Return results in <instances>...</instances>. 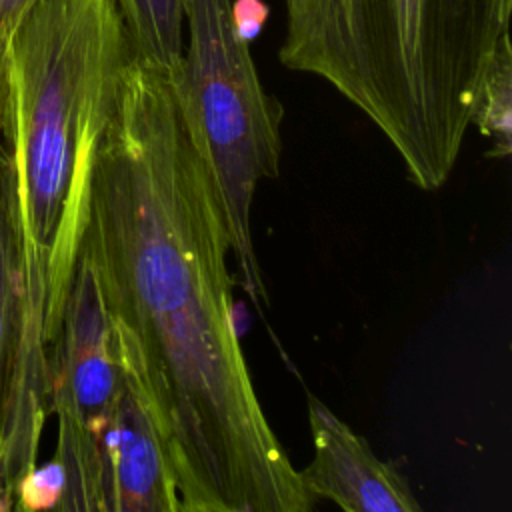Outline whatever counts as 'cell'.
Here are the masks:
<instances>
[{
	"label": "cell",
	"instance_id": "1",
	"mask_svg": "<svg viewBox=\"0 0 512 512\" xmlns=\"http://www.w3.org/2000/svg\"><path fill=\"white\" fill-rule=\"evenodd\" d=\"M138 358L180 512H308L234 322L230 236L168 72L132 56L80 246Z\"/></svg>",
	"mask_w": 512,
	"mask_h": 512
},
{
	"label": "cell",
	"instance_id": "2",
	"mask_svg": "<svg viewBox=\"0 0 512 512\" xmlns=\"http://www.w3.org/2000/svg\"><path fill=\"white\" fill-rule=\"evenodd\" d=\"M132 46L114 0H30L8 32L0 138L20 296L10 440L40 442L50 354L78 262L96 158Z\"/></svg>",
	"mask_w": 512,
	"mask_h": 512
},
{
	"label": "cell",
	"instance_id": "3",
	"mask_svg": "<svg viewBox=\"0 0 512 512\" xmlns=\"http://www.w3.org/2000/svg\"><path fill=\"white\" fill-rule=\"evenodd\" d=\"M510 12L512 0H304L278 58L354 104L432 192L458 162Z\"/></svg>",
	"mask_w": 512,
	"mask_h": 512
},
{
	"label": "cell",
	"instance_id": "4",
	"mask_svg": "<svg viewBox=\"0 0 512 512\" xmlns=\"http://www.w3.org/2000/svg\"><path fill=\"white\" fill-rule=\"evenodd\" d=\"M186 44L168 74L188 138L214 184L240 284L262 306L266 288L252 236V204L278 176L282 106L260 82L230 0H184Z\"/></svg>",
	"mask_w": 512,
	"mask_h": 512
},
{
	"label": "cell",
	"instance_id": "5",
	"mask_svg": "<svg viewBox=\"0 0 512 512\" xmlns=\"http://www.w3.org/2000/svg\"><path fill=\"white\" fill-rule=\"evenodd\" d=\"M144 392L132 342L112 320L88 260L78 254L50 354L48 408L58 424L56 510L106 512L110 450Z\"/></svg>",
	"mask_w": 512,
	"mask_h": 512
},
{
	"label": "cell",
	"instance_id": "6",
	"mask_svg": "<svg viewBox=\"0 0 512 512\" xmlns=\"http://www.w3.org/2000/svg\"><path fill=\"white\" fill-rule=\"evenodd\" d=\"M308 424L314 458L300 470V478L314 500H330L346 512L422 510L406 478L380 460L362 436L312 394H308Z\"/></svg>",
	"mask_w": 512,
	"mask_h": 512
},
{
	"label": "cell",
	"instance_id": "7",
	"mask_svg": "<svg viewBox=\"0 0 512 512\" xmlns=\"http://www.w3.org/2000/svg\"><path fill=\"white\" fill-rule=\"evenodd\" d=\"M20 328L22 324L14 236L6 194L0 186V466L8 440L20 354Z\"/></svg>",
	"mask_w": 512,
	"mask_h": 512
},
{
	"label": "cell",
	"instance_id": "8",
	"mask_svg": "<svg viewBox=\"0 0 512 512\" xmlns=\"http://www.w3.org/2000/svg\"><path fill=\"white\" fill-rule=\"evenodd\" d=\"M142 62L172 72L184 50V0H114Z\"/></svg>",
	"mask_w": 512,
	"mask_h": 512
},
{
	"label": "cell",
	"instance_id": "9",
	"mask_svg": "<svg viewBox=\"0 0 512 512\" xmlns=\"http://www.w3.org/2000/svg\"><path fill=\"white\" fill-rule=\"evenodd\" d=\"M484 136H488L494 148L488 156L508 158L512 152V48L506 38L496 50L478 90L476 108L472 116Z\"/></svg>",
	"mask_w": 512,
	"mask_h": 512
},
{
	"label": "cell",
	"instance_id": "10",
	"mask_svg": "<svg viewBox=\"0 0 512 512\" xmlns=\"http://www.w3.org/2000/svg\"><path fill=\"white\" fill-rule=\"evenodd\" d=\"M268 16L270 8L264 0H230L232 26L236 34L248 44L258 38Z\"/></svg>",
	"mask_w": 512,
	"mask_h": 512
},
{
	"label": "cell",
	"instance_id": "11",
	"mask_svg": "<svg viewBox=\"0 0 512 512\" xmlns=\"http://www.w3.org/2000/svg\"><path fill=\"white\" fill-rule=\"evenodd\" d=\"M8 32L0 26V138L8 116Z\"/></svg>",
	"mask_w": 512,
	"mask_h": 512
},
{
	"label": "cell",
	"instance_id": "12",
	"mask_svg": "<svg viewBox=\"0 0 512 512\" xmlns=\"http://www.w3.org/2000/svg\"><path fill=\"white\" fill-rule=\"evenodd\" d=\"M28 2L30 0H0V26L10 30L14 20L18 18V14L24 10Z\"/></svg>",
	"mask_w": 512,
	"mask_h": 512
},
{
	"label": "cell",
	"instance_id": "13",
	"mask_svg": "<svg viewBox=\"0 0 512 512\" xmlns=\"http://www.w3.org/2000/svg\"><path fill=\"white\" fill-rule=\"evenodd\" d=\"M12 508H14V498L6 492L4 484L0 482V512H4V510H12Z\"/></svg>",
	"mask_w": 512,
	"mask_h": 512
},
{
	"label": "cell",
	"instance_id": "14",
	"mask_svg": "<svg viewBox=\"0 0 512 512\" xmlns=\"http://www.w3.org/2000/svg\"><path fill=\"white\" fill-rule=\"evenodd\" d=\"M302 2H304V0H284V4H286V14L296 12V10L302 6Z\"/></svg>",
	"mask_w": 512,
	"mask_h": 512
}]
</instances>
